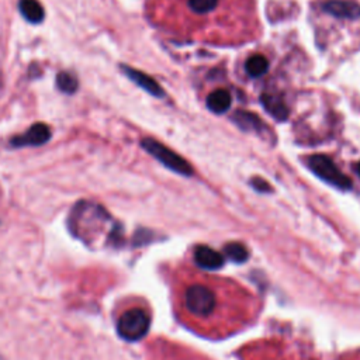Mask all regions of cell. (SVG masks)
<instances>
[{"label":"cell","mask_w":360,"mask_h":360,"mask_svg":"<svg viewBox=\"0 0 360 360\" xmlns=\"http://www.w3.org/2000/svg\"><path fill=\"white\" fill-rule=\"evenodd\" d=\"M217 278L186 282L180 293V306L190 321L211 322L220 315L221 290L225 285Z\"/></svg>","instance_id":"6da1fadb"},{"label":"cell","mask_w":360,"mask_h":360,"mask_svg":"<svg viewBox=\"0 0 360 360\" xmlns=\"http://www.w3.org/2000/svg\"><path fill=\"white\" fill-rule=\"evenodd\" d=\"M141 147L149 155H152L156 160H159L165 167L170 169L172 172L179 173L182 176H188V177L193 174L195 170L186 159H183L179 153H176L174 151H172L166 145L160 144L159 141L152 140V138H145V140H142Z\"/></svg>","instance_id":"7a4b0ae2"},{"label":"cell","mask_w":360,"mask_h":360,"mask_svg":"<svg viewBox=\"0 0 360 360\" xmlns=\"http://www.w3.org/2000/svg\"><path fill=\"white\" fill-rule=\"evenodd\" d=\"M307 162L308 167L328 185L340 190L352 189V180L343 172H340V169L328 156L313 155Z\"/></svg>","instance_id":"3957f363"},{"label":"cell","mask_w":360,"mask_h":360,"mask_svg":"<svg viewBox=\"0 0 360 360\" xmlns=\"http://www.w3.org/2000/svg\"><path fill=\"white\" fill-rule=\"evenodd\" d=\"M149 325L151 317L145 310L131 308L120 317L117 322V331L123 339L128 342H135L148 333Z\"/></svg>","instance_id":"277c9868"},{"label":"cell","mask_w":360,"mask_h":360,"mask_svg":"<svg viewBox=\"0 0 360 360\" xmlns=\"http://www.w3.org/2000/svg\"><path fill=\"white\" fill-rule=\"evenodd\" d=\"M52 137V131L45 123L33 124L26 133L19 134L10 140V144L15 148H26V147H41L47 144Z\"/></svg>","instance_id":"5b68a950"},{"label":"cell","mask_w":360,"mask_h":360,"mask_svg":"<svg viewBox=\"0 0 360 360\" xmlns=\"http://www.w3.org/2000/svg\"><path fill=\"white\" fill-rule=\"evenodd\" d=\"M121 70L124 72V75L131 80L134 82L138 87H141L142 90H145L147 93H149L151 96L153 98H163L165 96V90L159 86V83L152 79L149 75L135 69V68H131V66H127V65H123L121 66Z\"/></svg>","instance_id":"8992f818"},{"label":"cell","mask_w":360,"mask_h":360,"mask_svg":"<svg viewBox=\"0 0 360 360\" xmlns=\"http://www.w3.org/2000/svg\"><path fill=\"white\" fill-rule=\"evenodd\" d=\"M322 10L338 19H359L360 5L352 0H327L322 3Z\"/></svg>","instance_id":"52a82bcc"},{"label":"cell","mask_w":360,"mask_h":360,"mask_svg":"<svg viewBox=\"0 0 360 360\" xmlns=\"http://www.w3.org/2000/svg\"><path fill=\"white\" fill-rule=\"evenodd\" d=\"M260 103L270 116H273L275 119H278L280 121H283L289 117V109L280 96L263 93L260 96Z\"/></svg>","instance_id":"ba28073f"},{"label":"cell","mask_w":360,"mask_h":360,"mask_svg":"<svg viewBox=\"0 0 360 360\" xmlns=\"http://www.w3.org/2000/svg\"><path fill=\"white\" fill-rule=\"evenodd\" d=\"M195 259L197 264L206 270H214L224 264L223 256L217 250L207 246H199L195 252Z\"/></svg>","instance_id":"9c48e42d"},{"label":"cell","mask_w":360,"mask_h":360,"mask_svg":"<svg viewBox=\"0 0 360 360\" xmlns=\"http://www.w3.org/2000/svg\"><path fill=\"white\" fill-rule=\"evenodd\" d=\"M19 10L31 24H40L45 19V10L38 0H19Z\"/></svg>","instance_id":"30bf717a"},{"label":"cell","mask_w":360,"mask_h":360,"mask_svg":"<svg viewBox=\"0 0 360 360\" xmlns=\"http://www.w3.org/2000/svg\"><path fill=\"white\" fill-rule=\"evenodd\" d=\"M231 102H232V98L227 92V90L218 89V90H214V92H211L209 95L207 107L213 113L221 114V113H225L231 107Z\"/></svg>","instance_id":"8fae6325"},{"label":"cell","mask_w":360,"mask_h":360,"mask_svg":"<svg viewBox=\"0 0 360 360\" xmlns=\"http://www.w3.org/2000/svg\"><path fill=\"white\" fill-rule=\"evenodd\" d=\"M234 123L243 131H253V133H262L266 127L262 123V120L249 112H237L232 117Z\"/></svg>","instance_id":"7c38bea8"},{"label":"cell","mask_w":360,"mask_h":360,"mask_svg":"<svg viewBox=\"0 0 360 360\" xmlns=\"http://www.w3.org/2000/svg\"><path fill=\"white\" fill-rule=\"evenodd\" d=\"M57 86L62 93L73 95L79 87V82H77V77L72 72L62 70L57 75Z\"/></svg>","instance_id":"4fadbf2b"},{"label":"cell","mask_w":360,"mask_h":360,"mask_svg":"<svg viewBox=\"0 0 360 360\" xmlns=\"http://www.w3.org/2000/svg\"><path fill=\"white\" fill-rule=\"evenodd\" d=\"M269 69V62L263 55H253L245 63V70L252 77H259L264 75Z\"/></svg>","instance_id":"5bb4252c"},{"label":"cell","mask_w":360,"mask_h":360,"mask_svg":"<svg viewBox=\"0 0 360 360\" xmlns=\"http://www.w3.org/2000/svg\"><path fill=\"white\" fill-rule=\"evenodd\" d=\"M220 0H188V6L197 15H207L217 9Z\"/></svg>","instance_id":"9a60e30c"},{"label":"cell","mask_w":360,"mask_h":360,"mask_svg":"<svg viewBox=\"0 0 360 360\" xmlns=\"http://www.w3.org/2000/svg\"><path fill=\"white\" fill-rule=\"evenodd\" d=\"M225 252L228 253L230 257H232L237 262H243L248 257L246 249L242 245H239V243H230V245H227Z\"/></svg>","instance_id":"2e32d148"},{"label":"cell","mask_w":360,"mask_h":360,"mask_svg":"<svg viewBox=\"0 0 360 360\" xmlns=\"http://www.w3.org/2000/svg\"><path fill=\"white\" fill-rule=\"evenodd\" d=\"M250 185H252V188H255L257 192H262V193L272 190V188H270V185L266 182L264 179H262V177H253V179L250 180Z\"/></svg>","instance_id":"e0dca14e"},{"label":"cell","mask_w":360,"mask_h":360,"mask_svg":"<svg viewBox=\"0 0 360 360\" xmlns=\"http://www.w3.org/2000/svg\"><path fill=\"white\" fill-rule=\"evenodd\" d=\"M356 172H357V174L360 176V162L356 165Z\"/></svg>","instance_id":"ac0fdd59"}]
</instances>
